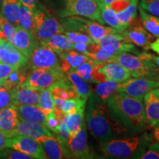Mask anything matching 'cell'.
Masks as SVG:
<instances>
[{"label": "cell", "mask_w": 159, "mask_h": 159, "mask_svg": "<svg viewBox=\"0 0 159 159\" xmlns=\"http://www.w3.org/2000/svg\"><path fill=\"white\" fill-rule=\"evenodd\" d=\"M109 111L125 128L139 130L147 123L143 99L116 92L106 100Z\"/></svg>", "instance_id": "7a4b0ae2"}, {"label": "cell", "mask_w": 159, "mask_h": 159, "mask_svg": "<svg viewBox=\"0 0 159 159\" xmlns=\"http://www.w3.org/2000/svg\"><path fill=\"white\" fill-rule=\"evenodd\" d=\"M151 57H152V61H153L155 64H156L157 66H158L159 68V56H155V55H152Z\"/></svg>", "instance_id": "816d5d0a"}, {"label": "cell", "mask_w": 159, "mask_h": 159, "mask_svg": "<svg viewBox=\"0 0 159 159\" xmlns=\"http://www.w3.org/2000/svg\"><path fill=\"white\" fill-rule=\"evenodd\" d=\"M11 91L13 94V105H36L38 104L39 91L20 85Z\"/></svg>", "instance_id": "603a6c76"}, {"label": "cell", "mask_w": 159, "mask_h": 159, "mask_svg": "<svg viewBox=\"0 0 159 159\" xmlns=\"http://www.w3.org/2000/svg\"><path fill=\"white\" fill-rule=\"evenodd\" d=\"M15 134L31 137L35 139V140L41 137L54 136V135L52 134L50 130L43 124L30 122L27 121L20 120L19 119L14 131Z\"/></svg>", "instance_id": "ac0fdd59"}, {"label": "cell", "mask_w": 159, "mask_h": 159, "mask_svg": "<svg viewBox=\"0 0 159 159\" xmlns=\"http://www.w3.org/2000/svg\"><path fill=\"white\" fill-rule=\"evenodd\" d=\"M102 99L91 92L86 102L85 122L99 144L104 145L114 137V132L120 134L126 128L106 108Z\"/></svg>", "instance_id": "6da1fadb"}, {"label": "cell", "mask_w": 159, "mask_h": 159, "mask_svg": "<svg viewBox=\"0 0 159 159\" xmlns=\"http://www.w3.org/2000/svg\"><path fill=\"white\" fill-rule=\"evenodd\" d=\"M128 42L144 50L150 49V43L154 41L155 37L143 27L140 19H137L122 32Z\"/></svg>", "instance_id": "4fadbf2b"}, {"label": "cell", "mask_w": 159, "mask_h": 159, "mask_svg": "<svg viewBox=\"0 0 159 159\" xmlns=\"http://www.w3.org/2000/svg\"><path fill=\"white\" fill-rule=\"evenodd\" d=\"M29 60L7 40H0V62L23 69Z\"/></svg>", "instance_id": "5bb4252c"}, {"label": "cell", "mask_w": 159, "mask_h": 159, "mask_svg": "<svg viewBox=\"0 0 159 159\" xmlns=\"http://www.w3.org/2000/svg\"><path fill=\"white\" fill-rule=\"evenodd\" d=\"M152 136H153L154 139H156L159 143V122L157 123L153 126V130H152Z\"/></svg>", "instance_id": "681fc988"}, {"label": "cell", "mask_w": 159, "mask_h": 159, "mask_svg": "<svg viewBox=\"0 0 159 159\" xmlns=\"http://www.w3.org/2000/svg\"><path fill=\"white\" fill-rule=\"evenodd\" d=\"M86 100L77 97L75 99H54V108L59 109L63 114H71L80 111H85Z\"/></svg>", "instance_id": "484cf974"}, {"label": "cell", "mask_w": 159, "mask_h": 159, "mask_svg": "<svg viewBox=\"0 0 159 159\" xmlns=\"http://www.w3.org/2000/svg\"><path fill=\"white\" fill-rule=\"evenodd\" d=\"M71 16L85 17L105 25L95 0H66L65 6L59 13V16L62 19Z\"/></svg>", "instance_id": "8992f818"}, {"label": "cell", "mask_w": 159, "mask_h": 159, "mask_svg": "<svg viewBox=\"0 0 159 159\" xmlns=\"http://www.w3.org/2000/svg\"><path fill=\"white\" fill-rule=\"evenodd\" d=\"M119 83L115 81L107 80L105 82L97 83L95 88V94L102 101H106L111 95L118 92V85Z\"/></svg>", "instance_id": "836d02e7"}, {"label": "cell", "mask_w": 159, "mask_h": 159, "mask_svg": "<svg viewBox=\"0 0 159 159\" xmlns=\"http://www.w3.org/2000/svg\"><path fill=\"white\" fill-rule=\"evenodd\" d=\"M9 137H7L2 130H0V150L4 148H8Z\"/></svg>", "instance_id": "bcb514c9"}, {"label": "cell", "mask_w": 159, "mask_h": 159, "mask_svg": "<svg viewBox=\"0 0 159 159\" xmlns=\"http://www.w3.org/2000/svg\"><path fill=\"white\" fill-rule=\"evenodd\" d=\"M16 69H18L15 68L13 66L5 64V63L0 62V81L3 82Z\"/></svg>", "instance_id": "f6af8a7d"}, {"label": "cell", "mask_w": 159, "mask_h": 159, "mask_svg": "<svg viewBox=\"0 0 159 159\" xmlns=\"http://www.w3.org/2000/svg\"><path fill=\"white\" fill-rule=\"evenodd\" d=\"M20 120L45 124L47 116L37 105H14Z\"/></svg>", "instance_id": "44dd1931"}, {"label": "cell", "mask_w": 159, "mask_h": 159, "mask_svg": "<svg viewBox=\"0 0 159 159\" xmlns=\"http://www.w3.org/2000/svg\"><path fill=\"white\" fill-rule=\"evenodd\" d=\"M0 40H7L5 35L4 34V33L1 29H0Z\"/></svg>", "instance_id": "f5cc1de1"}, {"label": "cell", "mask_w": 159, "mask_h": 159, "mask_svg": "<svg viewBox=\"0 0 159 159\" xmlns=\"http://www.w3.org/2000/svg\"><path fill=\"white\" fill-rule=\"evenodd\" d=\"M40 43L41 45L51 49L57 55L63 52L74 49V43L67 38L66 35L61 33L53 35L48 39L40 41Z\"/></svg>", "instance_id": "cb8c5ba5"}, {"label": "cell", "mask_w": 159, "mask_h": 159, "mask_svg": "<svg viewBox=\"0 0 159 159\" xmlns=\"http://www.w3.org/2000/svg\"><path fill=\"white\" fill-rule=\"evenodd\" d=\"M53 99H70L78 97L76 91L67 79L66 75L62 80L59 81L49 88Z\"/></svg>", "instance_id": "d4e9b609"}, {"label": "cell", "mask_w": 159, "mask_h": 159, "mask_svg": "<svg viewBox=\"0 0 159 159\" xmlns=\"http://www.w3.org/2000/svg\"><path fill=\"white\" fill-rule=\"evenodd\" d=\"M11 106H13L12 91L2 89L0 91V111Z\"/></svg>", "instance_id": "ee69618b"}, {"label": "cell", "mask_w": 159, "mask_h": 159, "mask_svg": "<svg viewBox=\"0 0 159 159\" xmlns=\"http://www.w3.org/2000/svg\"><path fill=\"white\" fill-rule=\"evenodd\" d=\"M139 7L150 14L159 17V0H140Z\"/></svg>", "instance_id": "ab89813d"}, {"label": "cell", "mask_w": 159, "mask_h": 159, "mask_svg": "<svg viewBox=\"0 0 159 159\" xmlns=\"http://www.w3.org/2000/svg\"><path fill=\"white\" fill-rule=\"evenodd\" d=\"M21 5L20 0L2 1V16L15 27L19 26V14Z\"/></svg>", "instance_id": "83f0119b"}, {"label": "cell", "mask_w": 159, "mask_h": 159, "mask_svg": "<svg viewBox=\"0 0 159 159\" xmlns=\"http://www.w3.org/2000/svg\"><path fill=\"white\" fill-rule=\"evenodd\" d=\"M97 4H98L99 7L101 17H102V19L104 21L105 25L107 24L111 27H113V28L120 32H123L126 29V27H124L120 23V21H119L116 11L110 5L102 3Z\"/></svg>", "instance_id": "f1b7e54d"}, {"label": "cell", "mask_w": 159, "mask_h": 159, "mask_svg": "<svg viewBox=\"0 0 159 159\" xmlns=\"http://www.w3.org/2000/svg\"><path fill=\"white\" fill-rule=\"evenodd\" d=\"M57 55H59L60 68L64 74L75 70L79 66L89 59L87 55L80 53L74 49L63 52Z\"/></svg>", "instance_id": "d6986e66"}, {"label": "cell", "mask_w": 159, "mask_h": 159, "mask_svg": "<svg viewBox=\"0 0 159 159\" xmlns=\"http://www.w3.org/2000/svg\"><path fill=\"white\" fill-rule=\"evenodd\" d=\"M35 24V36L39 41H44L53 35L65 32L61 22L42 8H37L33 12Z\"/></svg>", "instance_id": "52a82bcc"}, {"label": "cell", "mask_w": 159, "mask_h": 159, "mask_svg": "<svg viewBox=\"0 0 159 159\" xmlns=\"http://www.w3.org/2000/svg\"><path fill=\"white\" fill-rule=\"evenodd\" d=\"M21 69H16L3 82H2L3 87L6 90L13 91V89L22 85L26 80L27 77L25 76V74Z\"/></svg>", "instance_id": "e575fe53"}, {"label": "cell", "mask_w": 159, "mask_h": 159, "mask_svg": "<svg viewBox=\"0 0 159 159\" xmlns=\"http://www.w3.org/2000/svg\"><path fill=\"white\" fill-rule=\"evenodd\" d=\"M8 148L29 155L33 158H47L40 143L35 139L29 136L19 134L13 135L9 139Z\"/></svg>", "instance_id": "7c38bea8"}, {"label": "cell", "mask_w": 159, "mask_h": 159, "mask_svg": "<svg viewBox=\"0 0 159 159\" xmlns=\"http://www.w3.org/2000/svg\"><path fill=\"white\" fill-rule=\"evenodd\" d=\"M142 159H159V143L158 142H150L146 152L139 156Z\"/></svg>", "instance_id": "b9f144b4"}, {"label": "cell", "mask_w": 159, "mask_h": 159, "mask_svg": "<svg viewBox=\"0 0 159 159\" xmlns=\"http://www.w3.org/2000/svg\"><path fill=\"white\" fill-rule=\"evenodd\" d=\"M83 117H84V111H80L75 114H66L65 116L64 120L66 128L70 134V138L77 134V131L85 123L83 121Z\"/></svg>", "instance_id": "d6a6232c"}, {"label": "cell", "mask_w": 159, "mask_h": 159, "mask_svg": "<svg viewBox=\"0 0 159 159\" xmlns=\"http://www.w3.org/2000/svg\"><path fill=\"white\" fill-rule=\"evenodd\" d=\"M66 75L71 85L74 87L78 97L86 101L88 100L91 91L90 87L87 84L86 81H85L82 77H80L75 70L69 71Z\"/></svg>", "instance_id": "4316f807"}, {"label": "cell", "mask_w": 159, "mask_h": 159, "mask_svg": "<svg viewBox=\"0 0 159 159\" xmlns=\"http://www.w3.org/2000/svg\"><path fill=\"white\" fill-rule=\"evenodd\" d=\"M42 147L47 158L60 159L67 158L63 148L58 140L54 136H44L36 139Z\"/></svg>", "instance_id": "7402d4cb"}, {"label": "cell", "mask_w": 159, "mask_h": 159, "mask_svg": "<svg viewBox=\"0 0 159 159\" xmlns=\"http://www.w3.org/2000/svg\"><path fill=\"white\" fill-rule=\"evenodd\" d=\"M2 1H3V0H0V3L2 2Z\"/></svg>", "instance_id": "11a10c76"}, {"label": "cell", "mask_w": 159, "mask_h": 159, "mask_svg": "<svg viewBox=\"0 0 159 159\" xmlns=\"http://www.w3.org/2000/svg\"><path fill=\"white\" fill-rule=\"evenodd\" d=\"M150 49L159 55V37L150 43Z\"/></svg>", "instance_id": "c3c4849f"}, {"label": "cell", "mask_w": 159, "mask_h": 159, "mask_svg": "<svg viewBox=\"0 0 159 159\" xmlns=\"http://www.w3.org/2000/svg\"><path fill=\"white\" fill-rule=\"evenodd\" d=\"M47 116L54 110V99L52 96L49 89H43L39 91V102L36 105Z\"/></svg>", "instance_id": "d590c367"}, {"label": "cell", "mask_w": 159, "mask_h": 159, "mask_svg": "<svg viewBox=\"0 0 159 159\" xmlns=\"http://www.w3.org/2000/svg\"><path fill=\"white\" fill-rule=\"evenodd\" d=\"M64 34L73 43H95L90 36L83 33L77 31H65Z\"/></svg>", "instance_id": "f35d334b"}, {"label": "cell", "mask_w": 159, "mask_h": 159, "mask_svg": "<svg viewBox=\"0 0 159 159\" xmlns=\"http://www.w3.org/2000/svg\"><path fill=\"white\" fill-rule=\"evenodd\" d=\"M159 87V80L145 77L129 78L118 85V92H123L134 98L143 99L148 91Z\"/></svg>", "instance_id": "9c48e42d"}, {"label": "cell", "mask_w": 159, "mask_h": 159, "mask_svg": "<svg viewBox=\"0 0 159 159\" xmlns=\"http://www.w3.org/2000/svg\"><path fill=\"white\" fill-rule=\"evenodd\" d=\"M0 158H9V159H33V158L29 155L24 153L20 151H15L13 148H4L0 150Z\"/></svg>", "instance_id": "60d3db41"}, {"label": "cell", "mask_w": 159, "mask_h": 159, "mask_svg": "<svg viewBox=\"0 0 159 159\" xmlns=\"http://www.w3.org/2000/svg\"><path fill=\"white\" fill-rule=\"evenodd\" d=\"M97 3H102V4H105V5H111V4L114 2H116V0H95Z\"/></svg>", "instance_id": "f907efd6"}, {"label": "cell", "mask_w": 159, "mask_h": 159, "mask_svg": "<svg viewBox=\"0 0 159 159\" xmlns=\"http://www.w3.org/2000/svg\"><path fill=\"white\" fill-rule=\"evenodd\" d=\"M61 121L62 120L60 119L58 117L56 116V114H55L54 111H52L50 114L47 115L44 125L49 130L52 131V132L55 133V134L57 132V130H58L59 125L61 124Z\"/></svg>", "instance_id": "7bdbcfd3"}, {"label": "cell", "mask_w": 159, "mask_h": 159, "mask_svg": "<svg viewBox=\"0 0 159 159\" xmlns=\"http://www.w3.org/2000/svg\"><path fill=\"white\" fill-rule=\"evenodd\" d=\"M144 106L147 123L153 127L159 122V87L144 95Z\"/></svg>", "instance_id": "2e32d148"}, {"label": "cell", "mask_w": 159, "mask_h": 159, "mask_svg": "<svg viewBox=\"0 0 159 159\" xmlns=\"http://www.w3.org/2000/svg\"><path fill=\"white\" fill-rule=\"evenodd\" d=\"M18 122L19 117L14 105L0 111V130L9 138L14 135Z\"/></svg>", "instance_id": "ffe728a7"}, {"label": "cell", "mask_w": 159, "mask_h": 159, "mask_svg": "<svg viewBox=\"0 0 159 159\" xmlns=\"http://www.w3.org/2000/svg\"><path fill=\"white\" fill-rule=\"evenodd\" d=\"M139 0H131L129 5L122 11L116 12L119 21L127 27L137 19V4Z\"/></svg>", "instance_id": "4dcf8cb0"}, {"label": "cell", "mask_w": 159, "mask_h": 159, "mask_svg": "<svg viewBox=\"0 0 159 159\" xmlns=\"http://www.w3.org/2000/svg\"><path fill=\"white\" fill-rule=\"evenodd\" d=\"M67 150L69 158L89 159L94 158V152L91 150L88 144L85 123L77 134L69 139Z\"/></svg>", "instance_id": "8fae6325"}, {"label": "cell", "mask_w": 159, "mask_h": 159, "mask_svg": "<svg viewBox=\"0 0 159 159\" xmlns=\"http://www.w3.org/2000/svg\"><path fill=\"white\" fill-rule=\"evenodd\" d=\"M66 77V74L62 71L52 69H33L24 82L22 86L40 91L48 89L52 85L62 80Z\"/></svg>", "instance_id": "ba28073f"}, {"label": "cell", "mask_w": 159, "mask_h": 159, "mask_svg": "<svg viewBox=\"0 0 159 159\" xmlns=\"http://www.w3.org/2000/svg\"><path fill=\"white\" fill-rule=\"evenodd\" d=\"M139 16L142 25L154 37H159V17L150 14L139 7Z\"/></svg>", "instance_id": "f546056e"}, {"label": "cell", "mask_w": 159, "mask_h": 159, "mask_svg": "<svg viewBox=\"0 0 159 159\" xmlns=\"http://www.w3.org/2000/svg\"><path fill=\"white\" fill-rule=\"evenodd\" d=\"M98 70L105 75L107 80L122 83L131 77L130 72L119 63L110 61L99 63Z\"/></svg>", "instance_id": "e0dca14e"}, {"label": "cell", "mask_w": 159, "mask_h": 159, "mask_svg": "<svg viewBox=\"0 0 159 159\" xmlns=\"http://www.w3.org/2000/svg\"><path fill=\"white\" fill-rule=\"evenodd\" d=\"M21 5L26 6L30 10L34 12L37 8V0H20Z\"/></svg>", "instance_id": "7dc6e473"}, {"label": "cell", "mask_w": 159, "mask_h": 159, "mask_svg": "<svg viewBox=\"0 0 159 159\" xmlns=\"http://www.w3.org/2000/svg\"><path fill=\"white\" fill-rule=\"evenodd\" d=\"M0 29L5 35L7 41L13 44V38L16 33V27L8 21H7L1 14H0Z\"/></svg>", "instance_id": "74e56055"}, {"label": "cell", "mask_w": 159, "mask_h": 159, "mask_svg": "<svg viewBox=\"0 0 159 159\" xmlns=\"http://www.w3.org/2000/svg\"><path fill=\"white\" fill-rule=\"evenodd\" d=\"M2 89H5L4 88V87H3V85H2V83L1 81H0V91L2 90Z\"/></svg>", "instance_id": "db71d44e"}, {"label": "cell", "mask_w": 159, "mask_h": 159, "mask_svg": "<svg viewBox=\"0 0 159 159\" xmlns=\"http://www.w3.org/2000/svg\"><path fill=\"white\" fill-rule=\"evenodd\" d=\"M37 41V38L33 33L21 28L20 26L16 27L13 45L28 60L35 47L39 46Z\"/></svg>", "instance_id": "9a60e30c"}, {"label": "cell", "mask_w": 159, "mask_h": 159, "mask_svg": "<svg viewBox=\"0 0 159 159\" xmlns=\"http://www.w3.org/2000/svg\"><path fill=\"white\" fill-rule=\"evenodd\" d=\"M151 56L152 54L145 52H139L136 55L122 52L111 61H116L128 69L132 77L159 80V68L152 61Z\"/></svg>", "instance_id": "3957f363"}, {"label": "cell", "mask_w": 159, "mask_h": 159, "mask_svg": "<svg viewBox=\"0 0 159 159\" xmlns=\"http://www.w3.org/2000/svg\"><path fill=\"white\" fill-rule=\"evenodd\" d=\"M19 26L35 35V24L33 12L23 5L20 7Z\"/></svg>", "instance_id": "1f68e13d"}, {"label": "cell", "mask_w": 159, "mask_h": 159, "mask_svg": "<svg viewBox=\"0 0 159 159\" xmlns=\"http://www.w3.org/2000/svg\"><path fill=\"white\" fill-rule=\"evenodd\" d=\"M61 23L65 31H77L83 33L91 37L95 43L109 33H119V30L111 27H105L104 25L91 19L78 16H71L62 18Z\"/></svg>", "instance_id": "277c9868"}, {"label": "cell", "mask_w": 159, "mask_h": 159, "mask_svg": "<svg viewBox=\"0 0 159 159\" xmlns=\"http://www.w3.org/2000/svg\"><path fill=\"white\" fill-rule=\"evenodd\" d=\"M97 63L96 61H94L89 57V59L85 63H83L80 66H79L77 68L75 69V71L80 77H82L86 82L91 83V79H92V75L94 73L95 68L97 67Z\"/></svg>", "instance_id": "8d00e7d4"}, {"label": "cell", "mask_w": 159, "mask_h": 159, "mask_svg": "<svg viewBox=\"0 0 159 159\" xmlns=\"http://www.w3.org/2000/svg\"><path fill=\"white\" fill-rule=\"evenodd\" d=\"M147 138L148 136H143L124 139H111L102 145V151L106 156L113 158H131L132 156H136L138 150L143 144H144V141Z\"/></svg>", "instance_id": "5b68a950"}, {"label": "cell", "mask_w": 159, "mask_h": 159, "mask_svg": "<svg viewBox=\"0 0 159 159\" xmlns=\"http://www.w3.org/2000/svg\"><path fill=\"white\" fill-rule=\"evenodd\" d=\"M29 60V65L32 69H61L57 53L44 46H37Z\"/></svg>", "instance_id": "30bf717a"}]
</instances>
